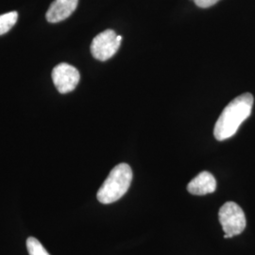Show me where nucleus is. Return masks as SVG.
Returning <instances> with one entry per match:
<instances>
[{
    "mask_svg": "<svg viewBox=\"0 0 255 255\" xmlns=\"http://www.w3.org/2000/svg\"><path fill=\"white\" fill-rule=\"evenodd\" d=\"M27 249L29 255H50L42 243L35 237H28L27 239Z\"/></svg>",
    "mask_w": 255,
    "mask_h": 255,
    "instance_id": "nucleus-9",
    "label": "nucleus"
},
{
    "mask_svg": "<svg viewBox=\"0 0 255 255\" xmlns=\"http://www.w3.org/2000/svg\"><path fill=\"white\" fill-rule=\"evenodd\" d=\"M17 18L18 13L16 11H10L0 15V35L7 33L15 25Z\"/></svg>",
    "mask_w": 255,
    "mask_h": 255,
    "instance_id": "nucleus-8",
    "label": "nucleus"
},
{
    "mask_svg": "<svg viewBox=\"0 0 255 255\" xmlns=\"http://www.w3.org/2000/svg\"><path fill=\"white\" fill-rule=\"evenodd\" d=\"M219 0H194L195 4L200 8H209L215 5Z\"/></svg>",
    "mask_w": 255,
    "mask_h": 255,
    "instance_id": "nucleus-10",
    "label": "nucleus"
},
{
    "mask_svg": "<svg viewBox=\"0 0 255 255\" xmlns=\"http://www.w3.org/2000/svg\"><path fill=\"white\" fill-rule=\"evenodd\" d=\"M132 180V170L127 164L115 166L101 185L97 198L103 204H110L121 199L127 193Z\"/></svg>",
    "mask_w": 255,
    "mask_h": 255,
    "instance_id": "nucleus-2",
    "label": "nucleus"
},
{
    "mask_svg": "<svg viewBox=\"0 0 255 255\" xmlns=\"http://www.w3.org/2000/svg\"><path fill=\"white\" fill-rule=\"evenodd\" d=\"M79 0H55L46 12L49 23H58L68 18L77 9Z\"/></svg>",
    "mask_w": 255,
    "mask_h": 255,
    "instance_id": "nucleus-6",
    "label": "nucleus"
},
{
    "mask_svg": "<svg viewBox=\"0 0 255 255\" xmlns=\"http://www.w3.org/2000/svg\"><path fill=\"white\" fill-rule=\"evenodd\" d=\"M254 101V96L245 93L229 103L215 125L214 135L217 140L223 141L237 133L240 125L251 116Z\"/></svg>",
    "mask_w": 255,
    "mask_h": 255,
    "instance_id": "nucleus-1",
    "label": "nucleus"
},
{
    "mask_svg": "<svg viewBox=\"0 0 255 255\" xmlns=\"http://www.w3.org/2000/svg\"><path fill=\"white\" fill-rule=\"evenodd\" d=\"M217 189V181L208 171H203L195 177L187 185V190L192 195L203 196L214 193Z\"/></svg>",
    "mask_w": 255,
    "mask_h": 255,
    "instance_id": "nucleus-7",
    "label": "nucleus"
},
{
    "mask_svg": "<svg viewBox=\"0 0 255 255\" xmlns=\"http://www.w3.org/2000/svg\"><path fill=\"white\" fill-rule=\"evenodd\" d=\"M219 222L224 231V238H232L244 232L246 217L242 208L236 202L228 201L219 209Z\"/></svg>",
    "mask_w": 255,
    "mask_h": 255,
    "instance_id": "nucleus-3",
    "label": "nucleus"
},
{
    "mask_svg": "<svg viewBox=\"0 0 255 255\" xmlns=\"http://www.w3.org/2000/svg\"><path fill=\"white\" fill-rule=\"evenodd\" d=\"M80 79L81 76L78 69L65 63L58 64L52 71L55 87L61 94H67L75 90Z\"/></svg>",
    "mask_w": 255,
    "mask_h": 255,
    "instance_id": "nucleus-5",
    "label": "nucleus"
},
{
    "mask_svg": "<svg viewBox=\"0 0 255 255\" xmlns=\"http://www.w3.org/2000/svg\"><path fill=\"white\" fill-rule=\"evenodd\" d=\"M120 44L121 41L114 30H104L94 38L91 44L92 55L101 62L107 61L118 52Z\"/></svg>",
    "mask_w": 255,
    "mask_h": 255,
    "instance_id": "nucleus-4",
    "label": "nucleus"
}]
</instances>
